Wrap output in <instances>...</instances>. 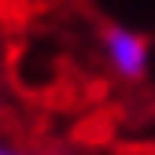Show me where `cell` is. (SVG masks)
<instances>
[{
  "label": "cell",
  "instance_id": "1",
  "mask_svg": "<svg viewBox=\"0 0 155 155\" xmlns=\"http://www.w3.org/2000/svg\"><path fill=\"white\" fill-rule=\"evenodd\" d=\"M100 48H104L107 67L118 74L122 81H144V78H148V67H151V45H148L144 33L111 22V26L100 30Z\"/></svg>",
  "mask_w": 155,
  "mask_h": 155
},
{
  "label": "cell",
  "instance_id": "2",
  "mask_svg": "<svg viewBox=\"0 0 155 155\" xmlns=\"http://www.w3.org/2000/svg\"><path fill=\"white\" fill-rule=\"evenodd\" d=\"M0 155H48V148H11V144H0Z\"/></svg>",
  "mask_w": 155,
  "mask_h": 155
},
{
  "label": "cell",
  "instance_id": "3",
  "mask_svg": "<svg viewBox=\"0 0 155 155\" xmlns=\"http://www.w3.org/2000/svg\"><path fill=\"white\" fill-rule=\"evenodd\" d=\"M8 122V107H4V96H0V126Z\"/></svg>",
  "mask_w": 155,
  "mask_h": 155
}]
</instances>
